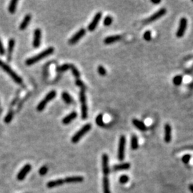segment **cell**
<instances>
[{
    "label": "cell",
    "instance_id": "6da1fadb",
    "mask_svg": "<svg viewBox=\"0 0 193 193\" xmlns=\"http://www.w3.org/2000/svg\"><path fill=\"white\" fill-rule=\"evenodd\" d=\"M54 52V48L50 47L49 48H47V49H45L44 51L41 52L40 53L37 54V55L32 56V57L27 59L25 63H26L27 65H28V66L32 65V64H35V63L39 62V61H40L42 60H43V59H45V57H47V56L51 55Z\"/></svg>",
    "mask_w": 193,
    "mask_h": 193
},
{
    "label": "cell",
    "instance_id": "7a4b0ae2",
    "mask_svg": "<svg viewBox=\"0 0 193 193\" xmlns=\"http://www.w3.org/2000/svg\"><path fill=\"white\" fill-rule=\"evenodd\" d=\"M0 67L6 73H7L16 83L20 84V85L22 83V79L7 64H6L5 62H4L2 60H0Z\"/></svg>",
    "mask_w": 193,
    "mask_h": 193
},
{
    "label": "cell",
    "instance_id": "3957f363",
    "mask_svg": "<svg viewBox=\"0 0 193 193\" xmlns=\"http://www.w3.org/2000/svg\"><path fill=\"white\" fill-rule=\"evenodd\" d=\"M91 124H86V125H84L78 132H77V133L75 134L74 136H73L72 138V142L73 143H77V142H78L79 140H80L81 138L91 129Z\"/></svg>",
    "mask_w": 193,
    "mask_h": 193
},
{
    "label": "cell",
    "instance_id": "277c9868",
    "mask_svg": "<svg viewBox=\"0 0 193 193\" xmlns=\"http://www.w3.org/2000/svg\"><path fill=\"white\" fill-rule=\"evenodd\" d=\"M79 100L81 102V112H82V118L85 119L87 118V99H86L85 91L81 89L79 92Z\"/></svg>",
    "mask_w": 193,
    "mask_h": 193
},
{
    "label": "cell",
    "instance_id": "5b68a950",
    "mask_svg": "<svg viewBox=\"0 0 193 193\" xmlns=\"http://www.w3.org/2000/svg\"><path fill=\"white\" fill-rule=\"evenodd\" d=\"M56 94V92L54 91V90H52V91L49 92V93L46 95L45 99L42 100V101L39 103L38 105H37V111H39V112L43 111L44 109L45 108L46 105H47V104L55 97Z\"/></svg>",
    "mask_w": 193,
    "mask_h": 193
},
{
    "label": "cell",
    "instance_id": "8992f818",
    "mask_svg": "<svg viewBox=\"0 0 193 193\" xmlns=\"http://www.w3.org/2000/svg\"><path fill=\"white\" fill-rule=\"evenodd\" d=\"M125 144H126V138L124 135L121 136L119 138V146H118V152H117V157L119 160L122 161L125 159Z\"/></svg>",
    "mask_w": 193,
    "mask_h": 193
},
{
    "label": "cell",
    "instance_id": "52a82bcc",
    "mask_svg": "<svg viewBox=\"0 0 193 193\" xmlns=\"http://www.w3.org/2000/svg\"><path fill=\"white\" fill-rule=\"evenodd\" d=\"M166 12H167L166 9H165V8H162V9H160L157 12H155V14H153L152 15L150 16L148 19H147L146 20H144V22L145 23V24H150V23L151 22H155V21L159 20V18L162 17V16H164L165 14H166Z\"/></svg>",
    "mask_w": 193,
    "mask_h": 193
},
{
    "label": "cell",
    "instance_id": "ba28073f",
    "mask_svg": "<svg viewBox=\"0 0 193 193\" xmlns=\"http://www.w3.org/2000/svg\"><path fill=\"white\" fill-rule=\"evenodd\" d=\"M187 27H188V20L185 17L181 18V20H180L179 27H178L177 33H176V35H177L178 38L183 37Z\"/></svg>",
    "mask_w": 193,
    "mask_h": 193
},
{
    "label": "cell",
    "instance_id": "9c48e42d",
    "mask_svg": "<svg viewBox=\"0 0 193 193\" xmlns=\"http://www.w3.org/2000/svg\"><path fill=\"white\" fill-rule=\"evenodd\" d=\"M102 16V14L101 12H97L95 15H94L93 20H92V22H90V24L88 25V30L90 31H93L94 29H96V27H97L98 23L101 20Z\"/></svg>",
    "mask_w": 193,
    "mask_h": 193
},
{
    "label": "cell",
    "instance_id": "30bf717a",
    "mask_svg": "<svg viewBox=\"0 0 193 193\" xmlns=\"http://www.w3.org/2000/svg\"><path fill=\"white\" fill-rule=\"evenodd\" d=\"M85 33H86V31L85 29H83V28L80 29L78 31H77L76 34L74 35V36H73L72 38L69 40V43H70V45H75V44L78 42L79 39H80L81 38H82V37L85 36Z\"/></svg>",
    "mask_w": 193,
    "mask_h": 193
},
{
    "label": "cell",
    "instance_id": "8fae6325",
    "mask_svg": "<svg viewBox=\"0 0 193 193\" xmlns=\"http://www.w3.org/2000/svg\"><path fill=\"white\" fill-rule=\"evenodd\" d=\"M102 171L104 176H107L110 173V168H109V157L107 154H103L102 157Z\"/></svg>",
    "mask_w": 193,
    "mask_h": 193
},
{
    "label": "cell",
    "instance_id": "7c38bea8",
    "mask_svg": "<svg viewBox=\"0 0 193 193\" xmlns=\"http://www.w3.org/2000/svg\"><path fill=\"white\" fill-rule=\"evenodd\" d=\"M31 165L29 164L25 165L24 167H22V169L19 172L17 175V180H23L25 178V177L27 175V174L29 173V172L31 170Z\"/></svg>",
    "mask_w": 193,
    "mask_h": 193
},
{
    "label": "cell",
    "instance_id": "4fadbf2b",
    "mask_svg": "<svg viewBox=\"0 0 193 193\" xmlns=\"http://www.w3.org/2000/svg\"><path fill=\"white\" fill-rule=\"evenodd\" d=\"M42 32L39 29H36L34 32V40H33V46L35 48H38L41 42Z\"/></svg>",
    "mask_w": 193,
    "mask_h": 193
},
{
    "label": "cell",
    "instance_id": "5bb4252c",
    "mask_svg": "<svg viewBox=\"0 0 193 193\" xmlns=\"http://www.w3.org/2000/svg\"><path fill=\"white\" fill-rule=\"evenodd\" d=\"M172 138V128L169 124H166L165 126V141L169 143Z\"/></svg>",
    "mask_w": 193,
    "mask_h": 193
},
{
    "label": "cell",
    "instance_id": "9a60e30c",
    "mask_svg": "<svg viewBox=\"0 0 193 193\" xmlns=\"http://www.w3.org/2000/svg\"><path fill=\"white\" fill-rule=\"evenodd\" d=\"M14 46H15V40L14 39H9V42H8V51H7V60H11L12 54L13 52Z\"/></svg>",
    "mask_w": 193,
    "mask_h": 193
},
{
    "label": "cell",
    "instance_id": "2e32d148",
    "mask_svg": "<svg viewBox=\"0 0 193 193\" xmlns=\"http://www.w3.org/2000/svg\"><path fill=\"white\" fill-rule=\"evenodd\" d=\"M133 124L136 128H137V129H140V131L144 132V131L147 130V127H146V125H144V123L143 122L138 120V119H133Z\"/></svg>",
    "mask_w": 193,
    "mask_h": 193
},
{
    "label": "cell",
    "instance_id": "e0dca14e",
    "mask_svg": "<svg viewBox=\"0 0 193 193\" xmlns=\"http://www.w3.org/2000/svg\"><path fill=\"white\" fill-rule=\"evenodd\" d=\"M84 180V178L81 176H73V177H67L64 179V182L67 183H75V182H81Z\"/></svg>",
    "mask_w": 193,
    "mask_h": 193
},
{
    "label": "cell",
    "instance_id": "ac0fdd59",
    "mask_svg": "<svg viewBox=\"0 0 193 193\" xmlns=\"http://www.w3.org/2000/svg\"><path fill=\"white\" fill-rule=\"evenodd\" d=\"M121 39V36L119 35H114V36H109L104 39V42L106 45H110V44L115 43Z\"/></svg>",
    "mask_w": 193,
    "mask_h": 193
},
{
    "label": "cell",
    "instance_id": "d6986e66",
    "mask_svg": "<svg viewBox=\"0 0 193 193\" xmlns=\"http://www.w3.org/2000/svg\"><path fill=\"white\" fill-rule=\"evenodd\" d=\"M77 117V114L76 112H71L70 114H69L67 116H66L62 119V123L64 124V125H68V124H70L72 120H74Z\"/></svg>",
    "mask_w": 193,
    "mask_h": 193
},
{
    "label": "cell",
    "instance_id": "ffe728a7",
    "mask_svg": "<svg viewBox=\"0 0 193 193\" xmlns=\"http://www.w3.org/2000/svg\"><path fill=\"white\" fill-rule=\"evenodd\" d=\"M31 19V16L30 15V14H27V15L24 16V20H22V23H21L20 25V29H21V30H24V29L27 28V26H28L29 24V22H30Z\"/></svg>",
    "mask_w": 193,
    "mask_h": 193
},
{
    "label": "cell",
    "instance_id": "44dd1931",
    "mask_svg": "<svg viewBox=\"0 0 193 193\" xmlns=\"http://www.w3.org/2000/svg\"><path fill=\"white\" fill-rule=\"evenodd\" d=\"M64 180L62 179L52 180V181H50L48 182L47 186V188H54V187L62 185V184H64Z\"/></svg>",
    "mask_w": 193,
    "mask_h": 193
},
{
    "label": "cell",
    "instance_id": "7402d4cb",
    "mask_svg": "<svg viewBox=\"0 0 193 193\" xmlns=\"http://www.w3.org/2000/svg\"><path fill=\"white\" fill-rule=\"evenodd\" d=\"M102 183H103L104 193H111L110 190V181H109V179L107 176H104V177L103 178V181H102Z\"/></svg>",
    "mask_w": 193,
    "mask_h": 193
},
{
    "label": "cell",
    "instance_id": "603a6c76",
    "mask_svg": "<svg viewBox=\"0 0 193 193\" xmlns=\"http://www.w3.org/2000/svg\"><path fill=\"white\" fill-rule=\"evenodd\" d=\"M130 168V164L129 163L125 162L122 164L117 165L114 166L115 170H123V169H128Z\"/></svg>",
    "mask_w": 193,
    "mask_h": 193
},
{
    "label": "cell",
    "instance_id": "cb8c5ba5",
    "mask_svg": "<svg viewBox=\"0 0 193 193\" xmlns=\"http://www.w3.org/2000/svg\"><path fill=\"white\" fill-rule=\"evenodd\" d=\"M17 3H18V2L16 1V0H12V1L10 2L9 7H8V9H9V12L11 14H14V13H15Z\"/></svg>",
    "mask_w": 193,
    "mask_h": 193
},
{
    "label": "cell",
    "instance_id": "d4e9b609",
    "mask_svg": "<svg viewBox=\"0 0 193 193\" xmlns=\"http://www.w3.org/2000/svg\"><path fill=\"white\" fill-rule=\"evenodd\" d=\"M62 97L64 102L67 104H71L72 102V96L70 95V94L67 93V92H62Z\"/></svg>",
    "mask_w": 193,
    "mask_h": 193
},
{
    "label": "cell",
    "instance_id": "484cf974",
    "mask_svg": "<svg viewBox=\"0 0 193 193\" xmlns=\"http://www.w3.org/2000/svg\"><path fill=\"white\" fill-rule=\"evenodd\" d=\"M139 147V144H138V139L136 135H133V137L131 138V147L133 150H137Z\"/></svg>",
    "mask_w": 193,
    "mask_h": 193
},
{
    "label": "cell",
    "instance_id": "4316f807",
    "mask_svg": "<svg viewBox=\"0 0 193 193\" xmlns=\"http://www.w3.org/2000/svg\"><path fill=\"white\" fill-rule=\"evenodd\" d=\"M71 70H72V72L74 76L76 77L77 79H79V77H80V74H79V72L78 71V70H77L76 67H75V65H73V64H70V68Z\"/></svg>",
    "mask_w": 193,
    "mask_h": 193
},
{
    "label": "cell",
    "instance_id": "83f0119b",
    "mask_svg": "<svg viewBox=\"0 0 193 193\" xmlns=\"http://www.w3.org/2000/svg\"><path fill=\"white\" fill-rule=\"evenodd\" d=\"M96 125H97L98 126H100V127H104V123L103 121V115H102V114H100L97 117H96Z\"/></svg>",
    "mask_w": 193,
    "mask_h": 193
},
{
    "label": "cell",
    "instance_id": "f1b7e54d",
    "mask_svg": "<svg viewBox=\"0 0 193 193\" xmlns=\"http://www.w3.org/2000/svg\"><path fill=\"white\" fill-rule=\"evenodd\" d=\"M182 82V77L180 75H177L173 78V84L176 86H179Z\"/></svg>",
    "mask_w": 193,
    "mask_h": 193
},
{
    "label": "cell",
    "instance_id": "f546056e",
    "mask_svg": "<svg viewBox=\"0 0 193 193\" xmlns=\"http://www.w3.org/2000/svg\"><path fill=\"white\" fill-rule=\"evenodd\" d=\"M112 22H113V19L112 16H107L104 20V25L106 27H109L112 24Z\"/></svg>",
    "mask_w": 193,
    "mask_h": 193
},
{
    "label": "cell",
    "instance_id": "4dcf8cb0",
    "mask_svg": "<svg viewBox=\"0 0 193 193\" xmlns=\"http://www.w3.org/2000/svg\"><path fill=\"white\" fill-rule=\"evenodd\" d=\"M70 68V64H64L63 65L59 67H57V70L58 72H64V71L69 70Z\"/></svg>",
    "mask_w": 193,
    "mask_h": 193
},
{
    "label": "cell",
    "instance_id": "1f68e13d",
    "mask_svg": "<svg viewBox=\"0 0 193 193\" xmlns=\"http://www.w3.org/2000/svg\"><path fill=\"white\" fill-rule=\"evenodd\" d=\"M143 38L144 40L146 41H150L151 39H152V33H151L150 31H146L144 33L143 35Z\"/></svg>",
    "mask_w": 193,
    "mask_h": 193
},
{
    "label": "cell",
    "instance_id": "d6a6232c",
    "mask_svg": "<svg viewBox=\"0 0 193 193\" xmlns=\"http://www.w3.org/2000/svg\"><path fill=\"white\" fill-rule=\"evenodd\" d=\"M12 118H13V112H12V111H10V112L7 115V116L5 117V122L6 123H9L10 122L12 121Z\"/></svg>",
    "mask_w": 193,
    "mask_h": 193
},
{
    "label": "cell",
    "instance_id": "836d02e7",
    "mask_svg": "<svg viewBox=\"0 0 193 193\" xmlns=\"http://www.w3.org/2000/svg\"><path fill=\"white\" fill-rule=\"evenodd\" d=\"M97 71H98V73H99L100 75H102V76H105L107 74L106 70L104 69V67H102L101 65H100L99 67H98Z\"/></svg>",
    "mask_w": 193,
    "mask_h": 193
},
{
    "label": "cell",
    "instance_id": "e575fe53",
    "mask_svg": "<svg viewBox=\"0 0 193 193\" xmlns=\"http://www.w3.org/2000/svg\"><path fill=\"white\" fill-rule=\"evenodd\" d=\"M129 181V177L126 175H122L120 177H119V182H121L122 184H125Z\"/></svg>",
    "mask_w": 193,
    "mask_h": 193
},
{
    "label": "cell",
    "instance_id": "d590c367",
    "mask_svg": "<svg viewBox=\"0 0 193 193\" xmlns=\"http://www.w3.org/2000/svg\"><path fill=\"white\" fill-rule=\"evenodd\" d=\"M75 83H76V85H77V86H78V87H80L81 89H82V90H85V89H86V86H85V85L83 83V82H82L79 79H77L76 82H75Z\"/></svg>",
    "mask_w": 193,
    "mask_h": 193
},
{
    "label": "cell",
    "instance_id": "8d00e7d4",
    "mask_svg": "<svg viewBox=\"0 0 193 193\" xmlns=\"http://www.w3.org/2000/svg\"><path fill=\"white\" fill-rule=\"evenodd\" d=\"M190 159H191L190 155H184L183 157H182V162L184 163V164H188V163L190 162Z\"/></svg>",
    "mask_w": 193,
    "mask_h": 193
},
{
    "label": "cell",
    "instance_id": "74e56055",
    "mask_svg": "<svg viewBox=\"0 0 193 193\" xmlns=\"http://www.w3.org/2000/svg\"><path fill=\"white\" fill-rule=\"evenodd\" d=\"M47 170H48V168H47V166L42 167L41 168H40V169H39V175H46V174H47Z\"/></svg>",
    "mask_w": 193,
    "mask_h": 193
},
{
    "label": "cell",
    "instance_id": "f35d334b",
    "mask_svg": "<svg viewBox=\"0 0 193 193\" xmlns=\"http://www.w3.org/2000/svg\"><path fill=\"white\" fill-rule=\"evenodd\" d=\"M5 54V49L4 47V45L2 42L1 39H0V55H4Z\"/></svg>",
    "mask_w": 193,
    "mask_h": 193
},
{
    "label": "cell",
    "instance_id": "ab89813d",
    "mask_svg": "<svg viewBox=\"0 0 193 193\" xmlns=\"http://www.w3.org/2000/svg\"><path fill=\"white\" fill-rule=\"evenodd\" d=\"M152 2L153 3V4H155V5H158V4H159L161 2V1L160 0H157V1H155V0H152Z\"/></svg>",
    "mask_w": 193,
    "mask_h": 193
},
{
    "label": "cell",
    "instance_id": "60d3db41",
    "mask_svg": "<svg viewBox=\"0 0 193 193\" xmlns=\"http://www.w3.org/2000/svg\"><path fill=\"white\" fill-rule=\"evenodd\" d=\"M189 188H190V192L193 193V184H190V187H189Z\"/></svg>",
    "mask_w": 193,
    "mask_h": 193
},
{
    "label": "cell",
    "instance_id": "b9f144b4",
    "mask_svg": "<svg viewBox=\"0 0 193 193\" xmlns=\"http://www.w3.org/2000/svg\"><path fill=\"white\" fill-rule=\"evenodd\" d=\"M192 2H193V0H192Z\"/></svg>",
    "mask_w": 193,
    "mask_h": 193
}]
</instances>
